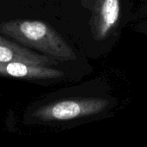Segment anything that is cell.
I'll return each instance as SVG.
<instances>
[{
	"mask_svg": "<svg viewBox=\"0 0 147 147\" xmlns=\"http://www.w3.org/2000/svg\"><path fill=\"white\" fill-rule=\"evenodd\" d=\"M10 61H21L47 66L57 64L52 57L40 54L0 35V62Z\"/></svg>",
	"mask_w": 147,
	"mask_h": 147,
	"instance_id": "obj_4",
	"label": "cell"
},
{
	"mask_svg": "<svg viewBox=\"0 0 147 147\" xmlns=\"http://www.w3.org/2000/svg\"><path fill=\"white\" fill-rule=\"evenodd\" d=\"M120 13L119 0H102L99 9L96 34L100 39L104 38L118 21Z\"/></svg>",
	"mask_w": 147,
	"mask_h": 147,
	"instance_id": "obj_5",
	"label": "cell"
},
{
	"mask_svg": "<svg viewBox=\"0 0 147 147\" xmlns=\"http://www.w3.org/2000/svg\"><path fill=\"white\" fill-rule=\"evenodd\" d=\"M0 33L26 47L37 49L61 61L76 59L71 47L48 24L38 20L16 19L0 23Z\"/></svg>",
	"mask_w": 147,
	"mask_h": 147,
	"instance_id": "obj_2",
	"label": "cell"
},
{
	"mask_svg": "<svg viewBox=\"0 0 147 147\" xmlns=\"http://www.w3.org/2000/svg\"><path fill=\"white\" fill-rule=\"evenodd\" d=\"M115 101L107 96H68L33 102L22 113L27 127H62L97 120L112 112Z\"/></svg>",
	"mask_w": 147,
	"mask_h": 147,
	"instance_id": "obj_1",
	"label": "cell"
},
{
	"mask_svg": "<svg viewBox=\"0 0 147 147\" xmlns=\"http://www.w3.org/2000/svg\"><path fill=\"white\" fill-rule=\"evenodd\" d=\"M64 75L62 71L47 65H34L21 61L0 62V77L42 81L59 79Z\"/></svg>",
	"mask_w": 147,
	"mask_h": 147,
	"instance_id": "obj_3",
	"label": "cell"
}]
</instances>
